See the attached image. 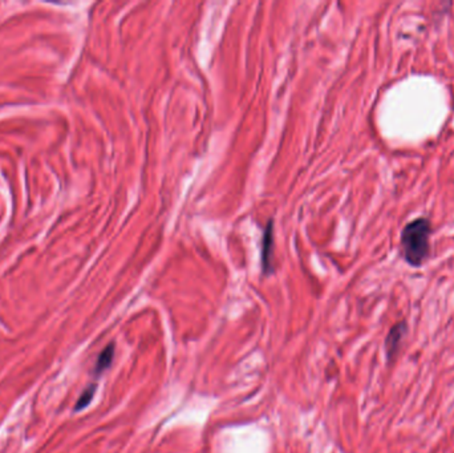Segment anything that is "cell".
<instances>
[{
  "label": "cell",
  "instance_id": "obj_1",
  "mask_svg": "<svg viewBox=\"0 0 454 453\" xmlns=\"http://www.w3.org/2000/svg\"><path fill=\"white\" fill-rule=\"evenodd\" d=\"M429 237L430 225L425 218H419L408 224L403 230L401 236V249L405 261L413 265L420 266L429 256Z\"/></svg>",
  "mask_w": 454,
  "mask_h": 453
},
{
  "label": "cell",
  "instance_id": "obj_4",
  "mask_svg": "<svg viewBox=\"0 0 454 453\" xmlns=\"http://www.w3.org/2000/svg\"><path fill=\"white\" fill-rule=\"evenodd\" d=\"M94 393H96V384H91V386H90V387L83 393V395L80 396V399L77 400V404H76L75 407L76 411H81V409H84L87 406H90V403H91L92 399H93V395H94Z\"/></svg>",
  "mask_w": 454,
  "mask_h": 453
},
{
  "label": "cell",
  "instance_id": "obj_3",
  "mask_svg": "<svg viewBox=\"0 0 454 453\" xmlns=\"http://www.w3.org/2000/svg\"><path fill=\"white\" fill-rule=\"evenodd\" d=\"M113 356H115V345L110 343L108 345V347L103 349V352L100 354L97 362H96V365H94V372L99 375L101 372H104L106 368L112 364V361H113Z\"/></svg>",
  "mask_w": 454,
  "mask_h": 453
},
{
  "label": "cell",
  "instance_id": "obj_2",
  "mask_svg": "<svg viewBox=\"0 0 454 453\" xmlns=\"http://www.w3.org/2000/svg\"><path fill=\"white\" fill-rule=\"evenodd\" d=\"M405 333H407V324L405 323H397L388 333L387 340H385V348H387V352H388L389 358L394 356V354L397 352Z\"/></svg>",
  "mask_w": 454,
  "mask_h": 453
}]
</instances>
